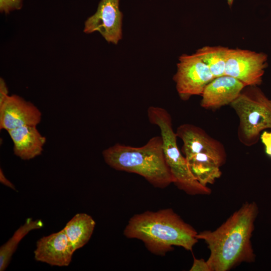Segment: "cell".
<instances>
[{
    "instance_id": "6da1fadb",
    "label": "cell",
    "mask_w": 271,
    "mask_h": 271,
    "mask_svg": "<svg viewBox=\"0 0 271 271\" xmlns=\"http://www.w3.org/2000/svg\"><path fill=\"white\" fill-rule=\"evenodd\" d=\"M257 214L256 203L246 202L216 229L197 233L209 249L207 261L211 271H227L254 260L250 239Z\"/></svg>"
},
{
    "instance_id": "7a4b0ae2",
    "label": "cell",
    "mask_w": 271,
    "mask_h": 271,
    "mask_svg": "<svg viewBox=\"0 0 271 271\" xmlns=\"http://www.w3.org/2000/svg\"><path fill=\"white\" fill-rule=\"evenodd\" d=\"M197 233L171 208L135 214L123 231L127 238L142 240L151 253L162 256L173 246L192 251L198 240Z\"/></svg>"
},
{
    "instance_id": "3957f363",
    "label": "cell",
    "mask_w": 271,
    "mask_h": 271,
    "mask_svg": "<svg viewBox=\"0 0 271 271\" xmlns=\"http://www.w3.org/2000/svg\"><path fill=\"white\" fill-rule=\"evenodd\" d=\"M102 156L111 168L138 174L155 187L164 189L174 182L161 136L152 138L140 147L117 143L103 151Z\"/></svg>"
},
{
    "instance_id": "277c9868",
    "label": "cell",
    "mask_w": 271,
    "mask_h": 271,
    "mask_svg": "<svg viewBox=\"0 0 271 271\" xmlns=\"http://www.w3.org/2000/svg\"><path fill=\"white\" fill-rule=\"evenodd\" d=\"M147 115L150 123L160 129L164 153L174 178L173 183L189 195L210 194V188L202 185L193 176L185 157L180 151L172 117L168 111L162 107L152 106L148 108Z\"/></svg>"
},
{
    "instance_id": "5b68a950",
    "label": "cell",
    "mask_w": 271,
    "mask_h": 271,
    "mask_svg": "<svg viewBox=\"0 0 271 271\" xmlns=\"http://www.w3.org/2000/svg\"><path fill=\"white\" fill-rule=\"evenodd\" d=\"M239 119L237 137L246 147L257 144L261 132L271 129V99L258 86H246L230 103Z\"/></svg>"
},
{
    "instance_id": "8992f818",
    "label": "cell",
    "mask_w": 271,
    "mask_h": 271,
    "mask_svg": "<svg viewBox=\"0 0 271 271\" xmlns=\"http://www.w3.org/2000/svg\"><path fill=\"white\" fill-rule=\"evenodd\" d=\"M177 66L173 79L183 100H188L193 95H201L206 86L215 78L208 67L195 54L181 55Z\"/></svg>"
},
{
    "instance_id": "52a82bcc",
    "label": "cell",
    "mask_w": 271,
    "mask_h": 271,
    "mask_svg": "<svg viewBox=\"0 0 271 271\" xmlns=\"http://www.w3.org/2000/svg\"><path fill=\"white\" fill-rule=\"evenodd\" d=\"M267 56L241 49H229L225 65V75L234 77L245 86H258L267 65Z\"/></svg>"
},
{
    "instance_id": "ba28073f",
    "label": "cell",
    "mask_w": 271,
    "mask_h": 271,
    "mask_svg": "<svg viewBox=\"0 0 271 271\" xmlns=\"http://www.w3.org/2000/svg\"><path fill=\"white\" fill-rule=\"evenodd\" d=\"M122 18L119 0H101L96 12L85 22L83 32H98L108 43L116 45L122 39Z\"/></svg>"
},
{
    "instance_id": "9c48e42d",
    "label": "cell",
    "mask_w": 271,
    "mask_h": 271,
    "mask_svg": "<svg viewBox=\"0 0 271 271\" xmlns=\"http://www.w3.org/2000/svg\"><path fill=\"white\" fill-rule=\"evenodd\" d=\"M176 133L183 142L182 152L185 157L204 154L215 159L222 166L225 164L227 154L223 145L201 127L184 123L178 127Z\"/></svg>"
},
{
    "instance_id": "30bf717a",
    "label": "cell",
    "mask_w": 271,
    "mask_h": 271,
    "mask_svg": "<svg viewBox=\"0 0 271 271\" xmlns=\"http://www.w3.org/2000/svg\"><path fill=\"white\" fill-rule=\"evenodd\" d=\"M39 108L17 95H9L0 105V129L7 131L24 125L37 126L41 120Z\"/></svg>"
},
{
    "instance_id": "8fae6325",
    "label": "cell",
    "mask_w": 271,
    "mask_h": 271,
    "mask_svg": "<svg viewBox=\"0 0 271 271\" xmlns=\"http://www.w3.org/2000/svg\"><path fill=\"white\" fill-rule=\"evenodd\" d=\"M75 252L64 229L40 238L36 243L34 258L52 266H67Z\"/></svg>"
},
{
    "instance_id": "7c38bea8",
    "label": "cell",
    "mask_w": 271,
    "mask_h": 271,
    "mask_svg": "<svg viewBox=\"0 0 271 271\" xmlns=\"http://www.w3.org/2000/svg\"><path fill=\"white\" fill-rule=\"evenodd\" d=\"M245 87L241 82L230 76L215 78L205 88L200 106L205 109L216 110L230 104Z\"/></svg>"
},
{
    "instance_id": "4fadbf2b",
    "label": "cell",
    "mask_w": 271,
    "mask_h": 271,
    "mask_svg": "<svg viewBox=\"0 0 271 271\" xmlns=\"http://www.w3.org/2000/svg\"><path fill=\"white\" fill-rule=\"evenodd\" d=\"M13 142L14 154L23 160L42 154L46 139L36 126L24 125L7 131Z\"/></svg>"
},
{
    "instance_id": "5bb4252c",
    "label": "cell",
    "mask_w": 271,
    "mask_h": 271,
    "mask_svg": "<svg viewBox=\"0 0 271 271\" xmlns=\"http://www.w3.org/2000/svg\"><path fill=\"white\" fill-rule=\"evenodd\" d=\"M95 224L92 217L85 213L76 214L66 223L63 229L75 251L87 243Z\"/></svg>"
},
{
    "instance_id": "9a60e30c",
    "label": "cell",
    "mask_w": 271,
    "mask_h": 271,
    "mask_svg": "<svg viewBox=\"0 0 271 271\" xmlns=\"http://www.w3.org/2000/svg\"><path fill=\"white\" fill-rule=\"evenodd\" d=\"M43 226V223L41 220H33L32 218H29L15 231L13 236L0 247V271L6 269L22 239L31 231L40 229Z\"/></svg>"
},
{
    "instance_id": "2e32d148",
    "label": "cell",
    "mask_w": 271,
    "mask_h": 271,
    "mask_svg": "<svg viewBox=\"0 0 271 271\" xmlns=\"http://www.w3.org/2000/svg\"><path fill=\"white\" fill-rule=\"evenodd\" d=\"M229 48L221 46H204L194 53L209 68L214 78L225 75Z\"/></svg>"
},
{
    "instance_id": "e0dca14e",
    "label": "cell",
    "mask_w": 271,
    "mask_h": 271,
    "mask_svg": "<svg viewBox=\"0 0 271 271\" xmlns=\"http://www.w3.org/2000/svg\"><path fill=\"white\" fill-rule=\"evenodd\" d=\"M23 7V0H0V11L9 14L11 12L20 10Z\"/></svg>"
},
{
    "instance_id": "ac0fdd59",
    "label": "cell",
    "mask_w": 271,
    "mask_h": 271,
    "mask_svg": "<svg viewBox=\"0 0 271 271\" xmlns=\"http://www.w3.org/2000/svg\"><path fill=\"white\" fill-rule=\"evenodd\" d=\"M193 263L190 271H211L207 261L203 259H197L194 257Z\"/></svg>"
},
{
    "instance_id": "d6986e66",
    "label": "cell",
    "mask_w": 271,
    "mask_h": 271,
    "mask_svg": "<svg viewBox=\"0 0 271 271\" xmlns=\"http://www.w3.org/2000/svg\"><path fill=\"white\" fill-rule=\"evenodd\" d=\"M260 139L264 146L265 153L271 158V132L263 131Z\"/></svg>"
},
{
    "instance_id": "ffe728a7",
    "label": "cell",
    "mask_w": 271,
    "mask_h": 271,
    "mask_svg": "<svg viewBox=\"0 0 271 271\" xmlns=\"http://www.w3.org/2000/svg\"><path fill=\"white\" fill-rule=\"evenodd\" d=\"M8 95V89L3 78H0V105L5 101Z\"/></svg>"
},
{
    "instance_id": "44dd1931",
    "label": "cell",
    "mask_w": 271,
    "mask_h": 271,
    "mask_svg": "<svg viewBox=\"0 0 271 271\" xmlns=\"http://www.w3.org/2000/svg\"><path fill=\"white\" fill-rule=\"evenodd\" d=\"M0 182L4 185L16 190L15 185L6 178L2 168L0 169Z\"/></svg>"
},
{
    "instance_id": "7402d4cb",
    "label": "cell",
    "mask_w": 271,
    "mask_h": 271,
    "mask_svg": "<svg viewBox=\"0 0 271 271\" xmlns=\"http://www.w3.org/2000/svg\"><path fill=\"white\" fill-rule=\"evenodd\" d=\"M234 0H227V4L230 7H231L233 4Z\"/></svg>"
}]
</instances>
